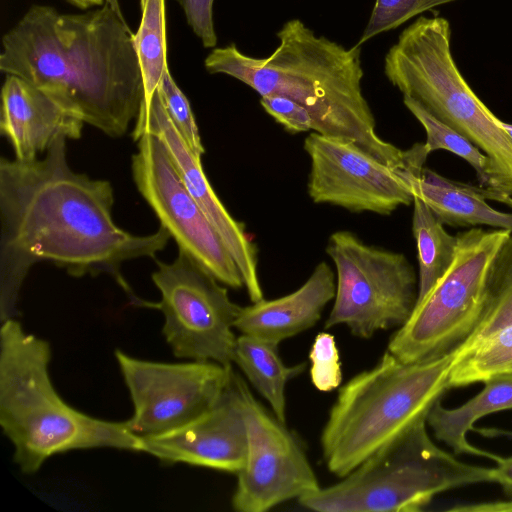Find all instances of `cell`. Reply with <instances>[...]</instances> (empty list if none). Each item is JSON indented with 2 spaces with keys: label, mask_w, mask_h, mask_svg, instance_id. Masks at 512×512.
<instances>
[{
  "label": "cell",
  "mask_w": 512,
  "mask_h": 512,
  "mask_svg": "<svg viewBox=\"0 0 512 512\" xmlns=\"http://www.w3.org/2000/svg\"><path fill=\"white\" fill-rule=\"evenodd\" d=\"M451 511H467V512H512V498L503 501H494L478 504H469L466 506L453 507Z\"/></svg>",
  "instance_id": "d6a6232c"
},
{
  "label": "cell",
  "mask_w": 512,
  "mask_h": 512,
  "mask_svg": "<svg viewBox=\"0 0 512 512\" xmlns=\"http://www.w3.org/2000/svg\"><path fill=\"white\" fill-rule=\"evenodd\" d=\"M512 375V324L480 340L455 363L450 388Z\"/></svg>",
  "instance_id": "d4e9b609"
},
{
  "label": "cell",
  "mask_w": 512,
  "mask_h": 512,
  "mask_svg": "<svg viewBox=\"0 0 512 512\" xmlns=\"http://www.w3.org/2000/svg\"><path fill=\"white\" fill-rule=\"evenodd\" d=\"M0 70L110 137L126 133L144 99L134 33L108 3L75 14L32 5L2 37Z\"/></svg>",
  "instance_id": "7a4b0ae2"
},
{
  "label": "cell",
  "mask_w": 512,
  "mask_h": 512,
  "mask_svg": "<svg viewBox=\"0 0 512 512\" xmlns=\"http://www.w3.org/2000/svg\"><path fill=\"white\" fill-rule=\"evenodd\" d=\"M131 167L139 193L176 241L178 249L189 254L225 286L243 288L237 264L156 136L144 134L137 140Z\"/></svg>",
  "instance_id": "5bb4252c"
},
{
  "label": "cell",
  "mask_w": 512,
  "mask_h": 512,
  "mask_svg": "<svg viewBox=\"0 0 512 512\" xmlns=\"http://www.w3.org/2000/svg\"><path fill=\"white\" fill-rule=\"evenodd\" d=\"M84 124L28 81L6 76L1 90L0 129L15 159L35 160L60 137L79 139Z\"/></svg>",
  "instance_id": "e0dca14e"
},
{
  "label": "cell",
  "mask_w": 512,
  "mask_h": 512,
  "mask_svg": "<svg viewBox=\"0 0 512 512\" xmlns=\"http://www.w3.org/2000/svg\"><path fill=\"white\" fill-rule=\"evenodd\" d=\"M303 148L310 158L307 192L314 203L379 215L413 204V182L423 170L394 168L352 141L314 131Z\"/></svg>",
  "instance_id": "7c38bea8"
},
{
  "label": "cell",
  "mask_w": 512,
  "mask_h": 512,
  "mask_svg": "<svg viewBox=\"0 0 512 512\" xmlns=\"http://www.w3.org/2000/svg\"><path fill=\"white\" fill-rule=\"evenodd\" d=\"M262 108L284 129L292 134L314 131L309 111L297 102L280 95L261 96Z\"/></svg>",
  "instance_id": "f546056e"
},
{
  "label": "cell",
  "mask_w": 512,
  "mask_h": 512,
  "mask_svg": "<svg viewBox=\"0 0 512 512\" xmlns=\"http://www.w3.org/2000/svg\"><path fill=\"white\" fill-rule=\"evenodd\" d=\"M247 454L231 504L238 512H265L320 488L300 438L254 397L241 379Z\"/></svg>",
  "instance_id": "4fadbf2b"
},
{
  "label": "cell",
  "mask_w": 512,
  "mask_h": 512,
  "mask_svg": "<svg viewBox=\"0 0 512 512\" xmlns=\"http://www.w3.org/2000/svg\"><path fill=\"white\" fill-rule=\"evenodd\" d=\"M157 90L171 121L186 145L197 157L201 158L205 149L194 114L187 97L174 81L169 67L165 69Z\"/></svg>",
  "instance_id": "83f0119b"
},
{
  "label": "cell",
  "mask_w": 512,
  "mask_h": 512,
  "mask_svg": "<svg viewBox=\"0 0 512 512\" xmlns=\"http://www.w3.org/2000/svg\"><path fill=\"white\" fill-rule=\"evenodd\" d=\"M426 418L366 458L339 482L298 503L317 512H416L439 493L493 482V468L471 465L439 448Z\"/></svg>",
  "instance_id": "52a82bcc"
},
{
  "label": "cell",
  "mask_w": 512,
  "mask_h": 512,
  "mask_svg": "<svg viewBox=\"0 0 512 512\" xmlns=\"http://www.w3.org/2000/svg\"><path fill=\"white\" fill-rule=\"evenodd\" d=\"M152 280L161 294L162 333L178 358L231 366L237 336L233 329L241 306L185 251L171 263L157 261Z\"/></svg>",
  "instance_id": "30bf717a"
},
{
  "label": "cell",
  "mask_w": 512,
  "mask_h": 512,
  "mask_svg": "<svg viewBox=\"0 0 512 512\" xmlns=\"http://www.w3.org/2000/svg\"><path fill=\"white\" fill-rule=\"evenodd\" d=\"M66 141L58 138L43 158L32 161L1 157V322L17 315L20 289L38 262H52L75 277L108 273L132 296L121 265L154 258L171 238L161 225L145 236L118 227L112 217V185L73 171Z\"/></svg>",
  "instance_id": "6da1fadb"
},
{
  "label": "cell",
  "mask_w": 512,
  "mask_h": 512,
  "mask_svg": "<svg viewBox=\"0 0 512 512\" xmlns=\"http://www.w3.org/2000/svg\"><path fill=\"white\" fill-rule=\"evenodd\" d=\"M325 251L336 273L326 329L345 325L353 336L368 339L408 320L418 292L404 254L366 244L348 230L332 233Z\"/></svg>",
  "instance_id": "9c48e42d"
},
{
  "label": "cell",
  "mask_w": 512,
  "mask_h": 512,
  "mask_svg": "<svg viewBox=\"0 0 512 512\" xmlns=\"http://www.w3.org/2000/svg\"><path fill=\"white\" fill-rule=\"evenodd\" d=\"M277 343L255 336H237L233 363L269 403L272 413L286 423V385L305 370V363L287 366L278 353Z\"/></svg>",
  "instance_id": "44dd1931"
},
{
  "label": "cell",
  "mask_w": 512,
  "mask_h": 512,
  "mask_svg": "<svg viewBox=\"0 0 512 512\" xmlns=\"http://www.w3.org/2000/svg\"><path fill=\"white\" fill-rule=\"evenodd\" d=\"M500 126L508 133V135L512 138V124L503 122L499 119Z\"/></svg>",
  "instance_id": "d590c367"
},
{
  "label": "cell",
  "mask_w": 512,
  "mask_h": 512,
  "mask_svg": "<svg viewBox=\"0 0 512 512\" xmlns=\"http://www.w3.org/2000/svg\"><path fill=\"white\" fill-rule=\"evenodd\" d=\"M241 379L233 371L215 403L190 423L164 434L140 437L141 452L167 464L186 463L237 474L247 454Z\"/></svg>",
  "instance_id": "2e32d148"
},
{
  "label": "cell",
  "mask_w": 512,
  "mask_h": 512,
  "mask_svg": "<svg viewBox=\"0 0 512 512\" xmlns=\"http://www.w3.org/2000/svg\"><path fill=\"white\" fill-rule=\"evenodd\" d=\"M511 234L507 229L481 228L459 233L452 264L415 304L408 320L390 338L387 350L404 362H416L461 344L482 316L491 262Z\"/></svg>",
  "instance_id": "ba28073f"
},
{
  "label": "cell",
  "mask_w": 512,
  "mask_h": 512,
  "mask_svg": "<svg viewBox=\"0 0 512 512\" xmlns=\"http://www.w3.org/2000/svg\"><path fill=\"white\" fill-rule=\"evenodd\" d=\"M384 74L403 96L479 148L490 163L485 188L512 197V138L458 69L446 18L421 16L406 27L384 58Z\"/></svg>",
  "instance_id": "8992f818"
},
{
  "label": "cell",
  "mask_w": 512,
  "mask_h": 512,
  "mask_svg": "<svg viewBox=\"0 0 512 512\" xmlns=\"http://www.w3.org/2000/svg\"><path fill=\"white\" fill-rule=\"evenodd\" d=\"M512 409V375L485 382L484 389L463 405L445 408L438 400L426 416L435 437L457 454L485 457L496 463L502 457L479 449L467 441V433L485 415Z\"/></svg>",
  "instance_id": "ffe728a7"
},
{
  "label": "cell",
  "mask_w": 512,
  "mask_h": 512,
  "mask_svg": "<svg viewBox=\"0 0 512 512\" xmlns=\"http://www.w3.org/2000/svg\"><path fill=\"white\" fill-rule=\"evenodd\" d=\"M134 413L126 421L139 437L178 429L206 412L228 385L232 365L214 361L162 363L116 350Z\"/></svg>",
  "instance_id": "8fae6325"
},
{
  "label": "cell",
  "mask_w": 512,
  "mask_h": 512,
  "mask_svg": "<svg viewBox=\"0 0 512 512\" xmlns=\"http://www.w3.org/2000/svg\"><path fill=\"white\" fill-rule=\"evenodd\" d=\"M414 195L420 197L444 225L474 227L487 225L512 232V213L492 208L487 200L507 203L509 197L485 187L451 180L424 168L413 182Z\"/></svg>",
  "instance_id": "d6986e66"
},
{
  "label": "cell",
  "mask_w": 512,
  "mask_h": 512,
  "mask_svg": "<svg viewBox=\"0 0 512 512\" xmlns=\"http://www.w3.org/2000/svg\"><path fill=\"white\" fill-rule=\"evenodd\" d=\"M412 232L419 266L417 303L452 264L458 237L444 229L429 206L418 196H414L413 200Z\"/></svg>",
  "instance_id": "7402d4cb"
},
{
  "label": "cell",
  "mask_w": 512,
  "mask_h": 512,
  "mask_svg": "<svg viewBox=\"0 0 512 512\" xmlns=\"http://www.w3.org/2000/svg\"><path fill=\"white\" fill-rule=\"evenodd\" d=\"M335 291L336 273L326 261H321L295 291L241 307L234 327L241 334L279 344L312 328L334 299Z\"/></svg>",
  "instance_id": "ac0fdd59"
},
{
  "label": "cell",
  "mask_w": 512,
  "mask_h": 512,
  "mask_svg": "<svg viewBox=\"0 0 512 512\" xmlns=\"http://www.w3.org/2000/svg\"><path fill=\"white\" fill-rule=\"evenodd\" d=\"M70 4L80 9H88L92 7L102 6L106 3V0H66Z\"/></svg>",
  "instance_id": "836d02e7"
},
{
  "label": "cell",
  "mask_w": 512,
  "mask_h": 512,
  "mask_svg": "<svg viewBox=\"0 0 512 512\" xmlns=\"http://www.w3.org/2000/svg\"><path fill=\"white\" fill-rule=\"evenodd\" d=\"M493 468V482L499 483L503 490L512 497V456L501 458Z\"/></svg>",
  "instance_id": "1f68e13d"
},
{
  "label": "cell",
  "mask_w": 512,
  "mask_h": 512,
  "mask_svg": "<svg viewBox=\"0 0 512 512\" xmlns=\"http://www.w3.org/2000/svg\"><path fill=\"white\" fill-rule=\"evenodd\" d=\"M49 342L27 333L15 318L0 330V425L25 474L71 450L115 448L141 452V438L126 422H111L68 405L49 374Z\"/></svg>",
  "instance_id": "277c9868"
},
{
  "label": "cell",
  "mask_w": 512,
  "mask_h": 512,
  "mask_svg": "<svg viewBox=\"0 0 512 512\" xmlns=\"http://www.w3.org/2000/svg\"><path fill=\"white\" fill-rule=\"evenodd\" d=\"M510 324H512V234L491 262L482 316L472 333L460 344L458 360L480 340Z\"/></svg>",
  "instance_id": "603a6c76"
},
{
  "label": "cell",
  "mask_w": 512,
  "mask_h": 512,
  "mask_svg": "<svg viewBox=\"0 0 512 512\" xmlns=\"http://www.w3.org/2000/svg\"><path fill=\"white\" fill-rule=\"evenodd\" d=\"M311 381L321 392H330L341 384L342 368L339 351L332 334L319 333L309 353Z\"/></svg>",
  "instance_id": "f1b7e54d"
},
{
  "label": "cell",
  "mask_w": 512,
  "mask_h": 512,
  "mask_svg": "<svg viewBox=\"0 0 512 512\" xmlns=\"http://www.w3.org/2000/svg\"><path fill=\"white\" fill-rule=\"evenodd\" d=\"M279 44L266 57L241 52L235 44L213 48L204 60L211 74H225L260 96L280 95L306 108L314 132L356 143L398 169L423 170L428 153L423 143L401 150L376 131L373 112L362 91L364 71L359 45L346 48L317 35L300 19L285 22Z\"/></svg>",
  "instance_id": "3957f363"
},
{
  "label": "cell",
  "mask_w": 512,
  "mask_h": 512,
  "mask_svg": "<svg viewBox=\"0 0 512 512\" xmlns=\"http://www.w3.org/2000/svg\"><path fill=\"white\" fill-rule=\"evenodd\" d=\"M140 10L134 45L144 83L143 102L148 103L168 68L165 0H140Z\"/></svg>",
  "instance_id": "cb8c5ba5"
},
{
  "label": "cell",
  "mask_w": 512,
  "mask_h": 512,
  "mask_svg": "<svg viewBox=\"0 0 512 512\" xmlns=\"http://www.w3.org/2000/svg\"><path fill=\"white\" fill-rule=\"evenodd\" d=\"M460 344L440 356L404 362L388 350L345 383L321 433L322 457L342 478L419 420L450 388Z\"/></svg>",
  "instance_id": "5b68a950"
},
{
  "label": "cell",
  "mask_w": 512,
  "mask_h": 512,
  "mask_svg": "<svg viewBox=\"0 0 512 512\" xmlns=\"http://www.w3.org/2000/svg\"><path fill=\"white\" fill-rule=\"evenodd\" d=\"M156 136L165 146L185 187L198 203L209 222L219 234L237 264L244 288L252 303L263 297L258 273V249L246 233L243 223L236 220L221 202L203 170L201 158L186 145L171 121L158 90L148 103L142 101L135 119L132 138Z\"/></svg>",
  "instance_id": "9a60e30c"
},
{
  "label": "cell",
  "mask_w": 512,
  "mask_h": 512,
  "mask_svg": "<svg viewBox=\"0 0 512 512\" xmlns=\"http://www.w3.org/2000/svg\"><path fill=\"white\" fill-rule=\"evenodd\" d=\"M454 1L457 0H375L357 45L361 46L376 35L395 29L425 11Z\"/></svg>",
  "instance_id": "4316f807"
},
{
  "label": "cell",
  "mask_w": 512,
  "mask_h": 512,
  "mask_svg": "<svg viewBox=\"0 0 512 512\" xmlns=\"http://www.w3.org/2000/svg\"><path fill=\"white\" fill-rule=\"evenodd\" d=\"M106 3L110 5V7L121 17H123L120 4L118 0H106Z\"/></svg>",
  "instance_id": "e575fe53"
},
{
  "label": "cell",
  "mask_w": 512,
  "mask_h": 512,
  "mask_svg": "<svg viewBox=\"0 0 512 512\" xmlns=\"http://www.w3.org/2000/svg\"><path fill=\"white\" fill-rule=\"evenodd\" d=\"M403 103L426 131L424 147L428 154L436 150H446L459 156L474 168L481 184L488 186L489 158L479 148L412 98L403 96Z\"/></svg>",
  "instance_id": "484cf974"
},
{
  "label": "cell",
  "mask_w": 512,
  "mask_h": 512,
  "mask_svg": "<svg viewBox=\"0 0 512 512\" xmlns=\"http://www.w3.org/2000/svg\"><path fill=\"white\" fill-rule=\"evenodd\" d=\"M182 7L187 23L205 48H215L217 35L213 21L214 0H176Z\"/></svg>",
  "instance_id": "4dcf8cb0"
}]
</instances>
